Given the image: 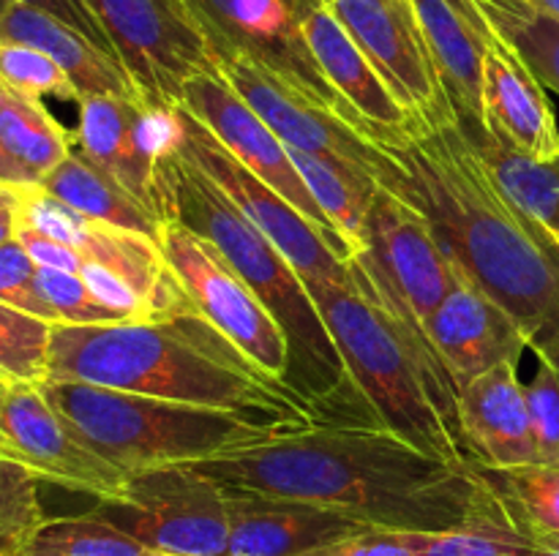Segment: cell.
Instances as JSON below:
<instances>
[{"mask_svg": "<svg viewBox=\"0 0 559 556\" xmlns=\"http://www.w3.org/2000/svg\"><path fill=\"white\" fill-rule=\"evenodd\" d=\"M224 488L311 501L385 532H445L491 505L480 467L426 456L388 428H311L186 463Z\"/></svg>", "mask_w": 559, "mask_h": 556, "instance_id": "6da1fadb", "label": "cell"}, {"mask_svg": "<svg viewBox=\"0 0 559 556\" xmlns=\"http://www.w3.org/2000/svg\"><path fill=\"white\" fill-rule=\"evenodd\" d=\"M366 134L402 164L413 205L459 273L516 322L538 363L559 371V243L502 194L451 109L396 134L369 123Z\"/></svg>", "mask_w": 559, "mask_h": 556, "instance_id": "7a4b0ae2", "label": "cell"}, {"mask_svg": "<svg viewBox=\"0 0 559 556\" xmlns=\"http://www.w3.org/2000/svg\"><path fill=\"white\" fill-rule=\"evenodd\" d=\"M47 382L229 409L295 428L325 425L298 390L251 363L194 309L112 325H52Z\"/></svg>", "mask_w": 559, "mask_h": 556, "instance_id": "3957f363", "label": "cell"}, {"mask_svg": "<svg viewBox=\"0 0 559 556\" xmlns=\"http://www.w3.org/2000/svg\"><path fill=\"white\" fill-rule=\"evenodd\" d=\"M164 183L169 191V216L211 240L284 330L289 349L284 382L320 412L325 425L385 428L344 365L293 262L169 140L164 147Z\"/></svg>", "mask_w": 559, "mask_h": 556, "instance_id": "277c9868", "label": "cell"}, {"mask_svg": "<svg viewBox=\"0 0 559 556\" xmlns=\"http://www.w3.org/2000/svg\"><path fill=\"white\" fill-rule=\"evenodd\" d=\"M353 283L304 281L353 379L382 425L426 456L478 467L459 420V390L424 330L404 325L349 259Z\"/></svg>", "mask_w": 559, "mask_h": 556, "instance_id": "5b68a950", "label": "cell"}, {"mask_svg": "<svg viewBox=\"0 0 559 556\" xmlns=\"http://www.w3.org/2000/svg\"><path fill=\"white\" fill-rule=\"evenodd\" d=\"M41 392L76 434L126 472L194 463L295 425L229 409L191 407L85 382H41Z\"/></svg>", "mask_w": 559, "mask_h": 556, "instance_id": "8992f818", "label": "cell"}, {"mask_svg": "<svg viewBox=\"0 0 559 556\" xmlns=\"http://www.w3.org/2000/svg\"><path fill=\"white\" fill-rule=\"evenodd\" d=\"M91 512L156 554L227 556V494L186 463L131 472L123 491Z\"/></svg>", "mask_w": 559, "mask_h": 556, "instance_id": "52a82bcc", "label": "cell"}, {"mask_svg": "<svg viewBox=\"0 0 559 556\" xmlns=\"http://www.w3.org/2000/svg\"><path fill=\"white\" fill-rule=\"evenodd\" d=\"M216 71L271 125L273 134L284 145L358 169L380 189L391 191L413 205L407 172L374 136L366 134V125L353 123L344 114L320 107L243 55L216 58Z\"/></svg>", "mask_w": 559, "mask_h": 556, "instance_id": "ba28073f", "label": "cell"}, {"mask_svg": "<svg viewBox=\"0 0 559 556\" xmlns=\"http://www.w3.org/2000/svg\"><path fill=\"white\" fill-rule=\"evenodd\" d=\"M169 123V145L200 167L238 205V210L293 262L304 281H328L342 287L353 283L349 259L333 249L328 234L304 213L295 210L265 180L246 169L200 118H194L189 109L175 107Z\"/></svg>", "mask_w": 559, "mask_h": 556, "instance_id": "9c48e42d", "label": "cell"}, {"mask_svg": "<svg viewBox=\"0 0 559 556\" xmlns=\"http://www.w3.org/2000/svg\"><path fill=\"white\" fill-rule=\"evenodd\" d=\"M153 114L169 118L194 76L218 74L183 0H85Z\"/></svg>", "mask_w": 559, "mask_h": 556, "instance_id": "30bf717a", "label": "cell"}, {"mask_svg": "<svg viewBox=\"0 0 559 556\" xmlns=\"http://www.w3.org/2000/svg\"><path fill=\"white\" fill-rule=\"evenodd\" d=\"M382 303L415 330L462 281L429 218L402 196L380 189L366 213L360 251L353 256Z\"/></svg>", "mask_w": 559, "mask_h": 556, "instance_id": "8fae6325", "label": "cell"}, {"mask_svg": "<svg viewBox=\"0 0 559 556\" xmlns=\"http://www.w3.org/2000/svg\"><path fill=\"white\" fill-rule=\"evenodd\" d=\"M314 3L317 0H183L213 60L243 55L320 107L369 125L333 90L311 55L304 20Z\"/></svg>", "mask_w": 559, "mask_h": 556, "instance_id": "7c38bea8", "label": "cell"}, {"mask_svg": "<svg viewBox=\"0 0 559 556\" xmlns=\"http://www.w3.org/2000/svg\"><path fill=\"white\" fill-rule=\"evenodd\" d=\"M162 251L197 314L251 363L284 379L289 365L287 336L222 251L175 218L164 223Z\"/></svg>", "mask_w": 559, "mask_h": 556, "instance_id": "4fadbf2b", "label": "cell"}, {"mask_svg": "<svg viewBox=\"0 0 559 556\" xmlns=\"http://www.w3.org/2000/svg\"><path fill=\"white\" fill-rule=\"evenodd\" d=\"M0 458L96 501L118 496L131 474L93 450L44 398L41 387L5 376H0Z\"/></svg>", "mask_w": 559, "mask_h": 556, "instance_id": "5bb4252c", "label": "cell"}, {"mask_svg": "<svg viewBox=\"0 0 559 556\" xmlns=\"http://www.w3.org/2000/svg\"><path fill=\"white\" fill-rule=\"evenodd\" d=\"M16 223L69 245L82 259L96 262V265L107 267L115 276L123 278L145 300L147 309L153 311V319L175 314V311L194 309L175 273L169 270L162 243L147 238V234L93 221V218L82 216V213L71 210L69 205L55 200L41 185L20 191Z\"/></svg>", "mask_w": 559, "mask_h": 556, "instance_id": "9a60e30c", "label": "cell"}, {"mask_svg": "<svg viewBox=\"0 0 559 556\" xmlns=\"http://www.w3.org/2000/svg\"><path fill=\"white\" fill-rule=\"evenodd\" d=\"M80 104V125L74 131L76 150L123 185L158 221L169 216V191L164 183V147L169 118L153 114L136 98L91 96Z\"/></svg>", "mask_w": 559, "mask_h": 556, "instance_id": "2e32d148", "label": "cell"}, {"mask_svg": "<svg viewBox=\"0 0 559 556\" xmlns=\"http://www.w3.org/2000/svg\"><path fill=\"white\" fill-rule=\"evenodd\" d=\"M183 109H189L194 118H200L207 129L216 134V140L243 164L246 169L265 180L276 194H282L298 213H304L311 223L328 234L333 249L353 259V249L347 240L338 234L331 218L320 210V205L311 196L309 185L300 178L298 167L289 158L287 145L273 134L271 125L222 80V74H200L186 85Z\"/></svg>", "mask_w": 559, "mask_h": 556, "instance_id": "e0dca14e", "label": "cell"}, {"mask_svg": "<svg viewBox=\"0 0 559 556\" xmlns=\"http://www.w3.org/2000/svg\"><path fill=\"white\" fill-rule=\"evenodd\" d=\"M413 118L451 109L426 49L413 0H325Z\"/></svg>", "mask_w": 559, "mask_h": 556, "instance_id": "ac0fdd59", "label": "cell"}, {"mask_svg": "<svg viewBox=\"0 0 559 556\" xmlns=\"http://www.w3.org/2000/svg\"><path fill=\"white\" fill-rule=\"evenodd\" d=\"M224 494L229 516L227 556H306L371 529L311 501L240 488H224Z\"/></svg>", "mask_w": 559, "mask_h": 556, "instance_id": "d6986e66", "label": "cell"}, {"mask_svg": "<svg viewBox=\"0 0 559 556\" xmlns=\"http://www.w3.org/2000/svg\"><path fill=\"white\" fill-rule=\"evenodd\" d=\"M426 336L456 390L495 365L519 363L527 349L516 322L464 276L426 319Z\"/></svg>", "mask_w": 559, "mask_h": 556, "instance_id": "ffe728a7", "label": "cell"}, {"mask_svg": "<svg viewBox=\"0 0 559 556\" xmlns=\"http://www.w3.org/2000/svg\"><path fill=\"white\" fill-rule=\"evenodd\" d=\"M459 420L480 469H519L538 463L527 390L519 363H500L459 390Z\"/></svg>", "mask_w": 559, "mask_h": 556, "instance_id": "44dd1931", "label": "cell"}, {"mask_svg": "<svg viewBox=\"0 0 559 556\" xmlns=\"http://www.w3.org/2000/svg\"><path fill=\"white\" fill-rule=\"evenodd\" d=\"M484 123L497 140L533 158L559 156V125L544 82L491 27L484 71Z\"/></svg>", "mask_w": 559, "mask_h": 556, "instance_id": "7402d4cb", "label": "cell"}, {"mask_svg": "<svg viewBox=\"0 0 559 556\" xmlns=\"http://www.w3.org/2000/svg\"><path fill=\"white\" fill-rule=\"evenodd\" d=\"M413 9L451 109L480 118L491 25L478 0H413Z\"/></svg>", "mask_w": 559, "mask_h": 556, "instance_id": "603a6c76", "label": "cell"}, {"mask_svg": "<svg viewBox=\"0 0 559 556\" xmlns=\"http://www.w3.org/2000/svg\"><path fill=\"white\" fill-rule=\"evenodd\" d=\"M304 33L322 74L364 123H371V129L388 134L409 129L413 112L399 101L396 93L388 87L355 38L344 31L325 0L311 5L304 20Z\"/></svg>", "mask_w": 559, "mask_h": 556, "instance_id": "cb8c5ba5", "label": "cell"}, {"mask_svg": "<svg viewBox=\"0 0 559 556\" xmlns=\"http://www.w3.org/2000/svg\"><path fill=\"white\" fill-rule=\"evenodd\" d=\"M0 41L25 44L49 55L66 71L80 101L91 96H120L142 101L131 76L112 55L98 49L91 38L49 16L47 11L11 0L0 14Z\"/></svg>", "mask_w": 559, "mask_h": 556, "instance_id": "d4e9b609", "label": "cell"}, {"mask_svg": "<svg viewBox=\"0 0 559 556\" xmlns=\"http://www.w3.org/2000/svg\"><path fill=\"white\" fill-rule=\"evenodd\" d=\"M453 120L469 147L486 164L502 194L559 243V156L544 161L506 145L486 129L484 118L478 114L453 112Z\"/></svg>", "mask_w": 559, "mask_h": 556, "instance_id": "484cf974", "label": "cell"}, {"mask_svg": "<svg viewBox=\"0 0 559 556\" xmlns=\"http://www.w3.org/2000/svg\"><path fill=\"white\" fill-rule=\"evenodd\" d=\"M47 194L69 205L71 210L93 218V221L109 223V227L129 229V232L147 234V238L162 243L164 221H158L147 207H142L129 191L120 183H115L104 169L87 161L74 147L69 158L60 167H55L47 178L41 180Z\"/></svg>", "mask_w": 559, "mask_h": 556, "instance_id": "4316f807", "label": "cell"}, {"mask_svg": "<svg viewBox=\"0 0 559 556\" xmlns=\"http://www.w3.org/2000/svg\"><path fill=\"white\" fill-rule=\"evenodd\" d=\"M415 556H540L544 545L513 518L502 496L445 532H404Z\"/></svg>", "mask_w": 559, "mask_h": 556, "instance_id": "83f0119b", "label": "cell"}, {"mask_svg": "<svg viewBox=\"0 0 559 556\" xmlns=\"http://www.w3.org/2000/svg\"><path fill=\"white\" fill-rule=\"evenodd\" d=\"M0 142L38 180L60 167L76 147L74 134L52 118L41 98L14 90L3 80H0Z\"/></svg>", "mask_w": 559, "mask_h": 556, "instance_id": "f1b7e54d", "label": "cell"}, {"mask_svg": "<svg viewBox=\"0 0 559 556\" xmlns=\"http://www.w3.org/2000/svg\"><path fill=\"white\" fill-rule=\"evenodd\" d=\"M289 158L298 167L300 178L309 185L311 196L333 221L347 245L353 249V256L360 251V238H364L366 213H369L371 200L380 191L374 180L360 174L358 169L344 167V164L331 161V158L311 156V153L287 147Z\"/></svg>", "mask_w": 559, "mask_h": 556, "instance_id": "f546056e", "label": "cell"}, {"mask_svg": "<svg viewBox=\"0 0 559 556\" xmlns=\"http://www.w3.org/2000/svg\"><path fill=\"white\" fill-rule=\"evenodd\" d=\"M508 510L540 545L559 543V463L519 469H480Z\"/></svg>", "mask_w": 559, "mask_h": 556, "instance_id": "4dcf8cb0", "label": "cell"}, {"mask_svg": "<svg viewBox=\"0 0 559 556\" xmlns=\"http://www.w3.org/2000/svg\"><path fill=\"white\" fill-rule=\"evenodd\" d=\"M25 556H156L91 510L71 518H47Z\"/></svg>", "mask_w": 559, "mask_h": 556, "instance_id": "1f68e13d", "label": "cell"}, {"mask_svg": "<svg viewBox=\"0 0 559 556\" xmlns=\"http://www.w3.org/2000/svg\"><path fill=\"white\" fill-rule=\"evenodd\" d=\"M486 22L495 27L497 36L506 38L535 71L544 87L559 96V16L524 5L522 11H508L478 0Z\"/></svg>", "mask_w": 559, "mask_h": 556, "instance_id": "d6a6232c", "label": "cell"}, {"mask_svg": "<svg viewBox=\"0 0 559 556\" xmlns=\"http://www.w3.org/2000/svg\"><path fill=\"white\" fill-rule=\"evenodd\" d=\"M49 336L52 322L0 303V376L31 385L47 382Z\"/></svg>", "mask_w": 559, "mask_h": 556, "instance_id": "836d02e7", "label": "cell"}, {"mask_svg": "<svg viewBox=\"0 0 559 556\" xmlns=\"http://www.w3.org/2000/svg\"><path fill=\"white\" fill-rule=\"evenodd\" d=\"M38 478L22 463L0 458V556L25 554L44 527Z\"/></svg>", "mask_w": 559, "mask_h": 556, "instance_id": "e575fe53", "label": "cell"}, {"mask_svg": "<svg viewBox=\"0 0 559 556\" xmlns=\"http://www.w3.org/2000/svg\"><path fill=\"white\" fill-rule=\"evenodd\" d=\"M0 80L33 98L55 96L80 101L66 71L41 49L25 47V44L0 41Z\"/></svg>", "mask_w": 559, "mask_h": 556, "instance_id": "d590c367", "label": "cell"}, {"mask_svg": "<svg viewBox=\"0 0 559 556\" xmlns=\"http://www.w3.org/2000/svg\"><path fill=\"white\" fill-rule=\"evenodd\" d=\"M36 287L49 303V309L58 314L66 325H112V322H131L115 314L112 309L98 303L91 289L85 287L76 273L52 270V267H38ZM58 322V325H60Z\"/></svg>", "mask_w": 559, "mask_h": 556, "instance_id": "8d00e7d4", "label": "cell"}, {"mask_svg": "<svg viewBox=\"0 0 559 556\" xmlns=\"http://www.w3.org/2000/svg\"><path fill=\"white\" fill-rule=\"evenodd\" d=\"M36 270L38 265L31 259L20 240L11 238L9 243L0 245V303H9L25 314L58 325V314L49 309L44 294L38 292Z\"/></svg>", "mask_w": 559, "mask_h": 556, "instance_id": "74e56055", "label": "cell"}, {"mask_svg": "<svg viewBox=\"0 0 559 556\" xmlns=\"http://www.w3.org/2000/svg\"><path fill=\"white\" fill-rule=\"evenodd\" d=\"M527 390L530 423H533L538 463H559V371L549 363H538V371L524 385Z\"/></svg>", "mask_w": 559, "mask_h": 556, "instance_id": "f35d334b", "label": "cell"}, {"mask_svg": "<svg viewBox=\"0 0 559 556\" xmlns=\"http://www.w3.org/2000/svg\"><path fill=\"white\" fill-rule=\"evenodd\" d=\"M16 3H25V5H33V9H38V11H47L49 16H55V20L66 22L69 27L80 31L82 36L91 38L98 49H104V52L112 55V58L118 60V55H115V49H112V41H109V36L104 33L102 22L96 20V14H93L91 5H87L85 0H16Z\"/></svg>", "mask_w": 559, "mask_h": 556, "instance_id": "ab89813d", "label": "cell"}, {"mask_svg": "<svg viewBox=\"0 0 559 556\" xmlns=\"http://www.w3.org/2000/svg\"><path fill=\"white\" fill-rule=\"evenodd\" d=\"M306 556H415L409 548L404 532H385V529H369L355 537L338 540L320 551H311Z\"/></svg>", "mask_w": 559, "mask_h": 556, "instance_id": "60d3db41", "label": "cell"}, {"mask_svg": "<svg viewBox=\"0 0 559 556\" xmlns=\"http://www.w3.org/2000/svg\"><path fill=\"white\" fill-rule=\"evenodd\" d=\"M16 240L25 245V251L31 254V259L36 262L38 267H52V270H66V273H80L82 256L76 254L69 245L58 243V240L47 238V234L36 232L31 227H22L16 223Z\"/></svg>", "mask_w": 559, "mask_h": 556, "instance_id": "b9f144b4", "label": "cell"}, {"mask_svg": "<svg viewBox=\"0 0 559 556\" xmlns=\"http://www.w3.org/2000/svg\"><path fill=\"white\" fill-rule=\"evenodd\" d=\"M41 180L31 172V169L22 167L14 156L3 147L0 142V189H31V185H38Z\"/></svg>", "mask_w": 559, "mask_h": 556, "instance_id": "7bdbcfd3", "label": "cell"}, {"mask_svg": "<svg viewBox=\"0 0 559 556\" xmlns=\"http://www.w3.org/2000/svg\"><path fill=\"white\" fill-rule=\"evenodd\" d=\"M20 191L5 189L0 191V245L9 243L16 234V210H20Z\"/></svg>", "mask_w": 559, "mask_h": 556, "instance_id": "ee69618b", "label": "cell"}, {"mask_svg": "<svg viewBox=\"0 0 559 556\" xmlns=\"http://www.w3.org/2000/svg\"><path fill=\"white\" fill-rule=\"evenodd\" d=\"M530 5H535V9L540 11H549V14L559 16V0H527Z\"/></svg>", "mask_w": 559, "mask_h": 556, "instance_id": "f6af8a7d", "label": "cell"}, {"mask_svg": "<svg viewBox=\"0 0 559 556\" xmlns=\"http://www.w3.org/2000/svg\"><path fill=\"white\" fill-rule=\"evenodd\" d=\"M486 3L500 5V9H508V11H522L524 5H530L527 0H486Z\"/></svg>", "mask_w": 559, "mask_h": 556, "instance_id": "bcb514c9", "label": "cell"}, {"mask_svg": "<svg viewBox=\"0 0 559 556\" xmlns=\"http://www.w3.org/2000/svg\"><path fill=\"white\" fill-rule=\"evenodd\" d=\"M540 556H559V545H546Z\"/></svg>", "mask_w": 559, "mask_h": 556, "instance_id": "7dc6e473", "label": "cell"}, {"mask_svg": "<svg viewBox=\"0 0 559 556\" xmlns=\"http://www.w3.org/2000/svg\"><path fill=\"white\" fill-rule=\"evenodd\" d=\"M11 3V0H0V14H3V9H5V5H9Z\"/></svg>", "mask_w": 559, "mask_h": 556, "instance_id": "c3c4849f", "label": "cell"}, {"mask_svg": "<svg viewBox=\"0 0 559 556\" xmlns=\"http://www.w3.org/2000/svg\"><path fill=\"white\" fill-rule=\"evenodd\" d=\"M156 556H167V554H156Z\"/></svg>", "mask_w": 559, "mask_h": 556, "instance_id": "681fc988", "label": "cell"}, {"mask_svg": "<svg viewBox=\"0 0 559 556\" xmlns=\"http://www.w3.org/2000/svg\"><path fill=\"white\" fill-rule=\"evenodd\" d=\"M549 545H559V543H549Z\"/></svg>", "mask_w": 559, "mask_h": 556, "instance_id": "f907efd6", "label": "cell"}, {"mask_svg": "<svg viewBox=\"0 0 559 556\" xmlns=\"http://www.w3.org/2000/svg\"><path fill=\"white\" fill-rule=\"evenodd\" d=\"M16 556H25V554H16Z\"/></svg>", "mask_w": 559, "mask_h": 556, "instance_id": "816d5d0a", "label": "cell"}, {"mask_svg": "<svg viewBox=\"0 0 559 556\" xmlns=\"http://www.w3.org/2000/svg\"><path fill=\"white\" fill-rule=\"evenodd\" d=\"M0 191H5V189H0Z\"/></svg>", "mask_w": 559, "mask_h": 556, "instance_id": "f5cc1de1", "label": "cell"}]
</instances>
